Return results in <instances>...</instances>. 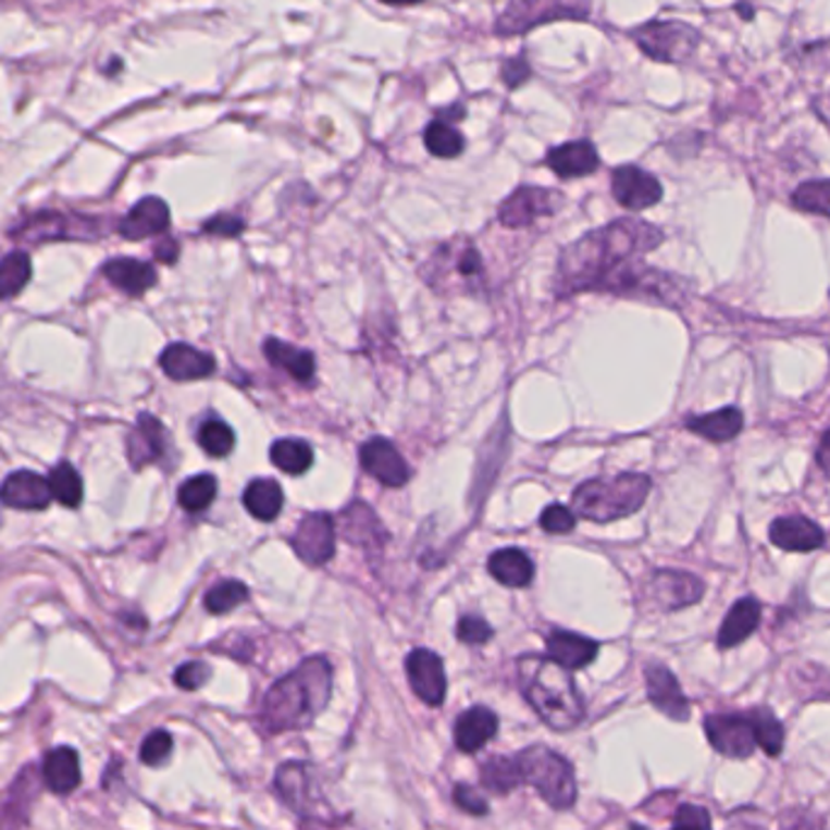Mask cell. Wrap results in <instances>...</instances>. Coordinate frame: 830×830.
<instances>
[{"label":"cell","mask_w":830,"mask_h":830,"mask_svg":"<svg viewBox=\"0 0 830 830\" xmlns=\"http://www.w3.org/2000/svg\"><path fill=\"white\" fill-rule=\"evenodd\" d=\"M660 244L662 232L643 220L629 218L594 230L560 253L556 293L568 297L582 290H609L668 300L665 295L670 290L662 275L635 263Z\"/></svg>","instance_id":"6da1fadb"},{"label":"cell","mask_w":830,"mask_h":830,"mask_svg":"<svg viewBox=\"0 0 830 830\" xmlns=\"http://www.w3.org/2000/svg\"><path fill=\"white\" fill-rule=\"evenodd\" d=\"M332 665L307 658L265 694L259 723L265 733H285L310 726L332 699Z\"/></svg>","instance_id":"7a4b0ae2"},{"label":"cell","mask_w":830,"mask_h":830,"mask_svg":"<svg viewBox=\"0 0 830 830\" xmlns=\"http://www.w3.org/2000/svg\"><path fill=\"white\" fill-rule=\"evenodd\" d=\"M517 678L541 721L553 731H572L585 719V704L578 692L575 680L568 674V668L541 655H521L517 660Z\"/></svg>","instance_id":"3957f363"},{"label":"cell","mask_w":830,"mask_h":830,"mask_svg":"<svg viewBox=\"0 0 830 830\" xmlns=\"http://www.w3.org/2000/svg\"><path fill=\"white\" fill-rule=\"evenodd\" d=\"M651 487V478L641 473L587 480L572 492V509L580 519L607 524V521L631 517L633 511H639L648 499Z\"/></svg>","instance_id":"277c9868"},{"label":"cell","mask_w":830,"mask_h":830,"mask_svg":"<svg viewBox=\"0 0 830 830\" xmlns=\"http://www.w3.org/2000/svg\"><path fill=\"white\" fill-rule=\"evenodd\" d=\"M521 784H531L556 812H568L578 802V782L566 757L546 745H531L515 755Z\"/></svg>","instance_id":"5b68a950"},{"label":"cell","mask_w":830,"mask_h":830,"mask_svg":"<svg viewBox=\"0 0 830 830\" xmlns=\"http://www.w3.org/2000/svg\"><path fill=\"white\" fill-rule=\"evenodd\" d=\"M590 0H509L497 17L499 35H521L527 29L562 17H587Z\"/></svg>","instance_id":"8992f818"},{"label":"cell","mask_w":830,"mask_h":830,"mask_svg":"<svg viewBox=\"0 0 830 830\" xmlns=\"http://www.w3.org/2000/svg\"><path fill=\"white\" fill-rule=\"evenodd\" d=\"M635 45L655 61H684L699 47V33L684 23H648L633 33Z\"/></svg>","instance_id":"52a82bcc"},{"label":"cell","mask_w":830,"mask_h":830,"mask_svg":"<svg viewBox=\"0 0 830 830\" xmlns=\"http://www.w3.org/2000/svg\"><path fill=\"white\" fill-rule=\"evenodd\" d=\"M704 731L714 751L726 757H751L757 747L753 711L706 716Z\"/></svg>","instance_id":"ba28073f"},{"label":"cell","mask_w":830,"mask_h":830,"mask_svg":"<svg viewBox=\"0 0 830 830\" xmlns=\"http://www.w3.org/2000/svg\"><path fill=\"white\" fill-rule=\"evenodd\" d=\"M15 239L25 241H54V239H94V234L100 237V222L94 218H80L76 224L71 218L54 210H42L33 214V218L23 220L17 224V230L10 232Z\"/></svg>","instance_id":"9c48e42d"},{"label":"cell","mask_w":830,"mask_h":830,"mask_svg":"<svg viewBox=\"0 0 830 830\" xmlns=\"http://www.w3.org/2000/svg\"><path fill=\"white\" fill-rule=\"evenodd\" d=\"M560 208V196L548 188L524 186L517 188L499 205L497 218L509 230H521L534 224L538 218H548Z\"/></svg>","instance_id":"30bf717a"},{"label":"cell","mask_w":830,"mask_h":830,"mask_svg":"<svg viewBox=\"0 0 830 830\" xmlns=\"http://www.w3.org/2000/svg\"><path fill=\"white\" fill-rule=\"evenodd\" d=\"M297 558L307 566H324L336 553V524L330 515H307L293 536Z\"/></svg>","instance_id":"8fae6325"},{"label":"cell","mask_w":830,"mask_h":830,"mask_svg":"<svg viewBox=\"0 0 830 830\" xmlns=\"http://www.w3.org/2000/svg\"><path fill=\"white\" fill-rule=\"evenodd\" d=\"M407 680L412 684L414 694L429 706H438L446 699V670L434 651L417 648L407 655L405 660Z\"/></svg>","instance_id":"7c38bea8"},{"label":"cell","mask_w":830,"mask_h":830,"mask_svg":"<svg viewBox=\"0 0 830 830\" xmlns=\"http://www.w3.org/2000/svg\"><path fill=\"white\" fill-rule=\"evenodd\" d=\"M611 193L623 208L641 212L660 202L662 186L648 171L639 166H621L611 173Z\"/></svg>","instance_id":"4fadbf2b"},{"label":"cell","mask_w":830,"mask_h":830,"mask_svg":"<svg viewBox=\"0 0 830 830\" xmlns=\"http://www.w3.org/2000/svg\"><path fill=\"white\" fill-rule=\"evenodd\" d=\"M704 582L682 570H655L651 575V597L662 611H678L704 597Z\"/></svg>","instance_id":"5bb4252c"},{"label":"cell","mask_w":830,"mask_h":830,"mask_svg":"<svg viewBox=\"0 0 830 830\" xmlns=\"http://www.w3.org/2000/svg\"><path fill=\"white\" fill-rule=\"evenodd\" d=\"M361 466L368 475L387 487H402L412 475L399 450L383 436L368 438L361 446Z\"/></svg>","instance_id":"9a60e30c"},{"label":"cell","mask_w":830,"mask_h":830,"mask_svg":"<svg viewBox=\"0 0 830 830\" xmlns=\"http://www.w3.org/2000/svg\"><path fill=\"white\" fill-rule=\"evenodd\" d=\"M645 686H648V699L658 711H662L672 721L690 719V699H686L678 678L665 668L662 662L645 665Z\"/></svg>","instance_id":"2e32d148"},{"label":"cell","mask_w":830,"mask_h":830,"mask_svg":"<svg viewBox=\"0 0 830 830\" xmlns=\"http://www.w3.org/2000/svg\"><path fill=\"white\" fill-rule=\"evenodd\" d=\"M169 224H171L169 205L157 196H147L117 222V232L129 241H141L149 237H159V234L169 230Z\"/></svg>","instance_id":"e0dca14e"},{"label":"cell","mask_w":830,"mask_h":830,"mask_svg":"<svg viewBox=\"0 0 830 830\" xmlns=\"http://www.w3.org/2000/svg\"><path fill=\"white\" fill-rule=\"evenodd\" d=\"M159 363H161V371L176 383L202 381V377H210L214 373V368H218V363H214V358L210 354H205L200 351V348L188 346V344L166 346L159 358Z\"/></svg>","instance_id":"ac0fdd59"},{"label":"cell","mask_w":830,"mask_h":830,"mask_svg":"<svg viewBox=\"0 0 830 830\" xmlns=\"http://www.w3.org/2000/svg\"><path fill=\"white\" fill-rule=\"evenodd\" d=\"M163 454H166V429L153 414H139L135 429L127 436L129 466L141 470L149 463H157Z\"/></svg>","instance_id":"d6986e66"},{"label":"cell","mask_w":830,"mask_h":830,"mask_svg":"<svg viewBox=\"0 0 830 830\" xmlns=\"http://www.w3.org/2000/svg\"><path fill=\"white\" fill-rule=\"evenodd\" d=\"M54 499L51 495L49 478H42L33 473V470H17L10 473L3 483V501L13 509L37 511L49 507V501Z\"/></svg>","instance_id":"ffe728a7"},{"label":"cell","mask_w":830,"mask_h":830,"mask_svg":"<svg viewBox=\"0 0 830 830\" xmlns=\"http://www.w3.org/2000/svg\"><path fill=\"white\" fill-rule=\"evenodd\" d=\"M770 541L777 548L792 553H812L826 543L821 527L806 517H780L772 521Z\"/></svg>","instance_id":"44dd1931"},{"label":"cell","mask_w":830,"mask_h":830,"mask_svg":"<svg viewBox=\"0 0 830 830\" xmlns=\"http://www.w3.org/2000/svg\"><path fill=\"white\" fill-rule=\"evenodd\" d=\"M548 169L556 173L560 178H582L590 176L599 169V153L594 149L592 141L580 139V141H568V145H560L556 149L548 151L546 157Z\"/></svg>","instance_id":"7402d4cb"},{"label":"cell","mask_w":830,"mask_h":830,"mask_svg":"<svg viewBox=\"0 0 830 830\" xmlns=\"http://www.w3.org/2000/svg\"><path fill=\"white\" fill-rule=\"evenodd\" d=\"M497 729H499V721L495 711L487 709V706H473V709L460 714L456 721L454 738H456L458 751L468 755L483 751L492 738H495Z\"/></svg>","instance_id":"603a6c76"},{"label":"cell","mask_w":830,"mask_h":830,"mask_svg":"<svg viewBox=\"0 0 830 830\" xmlns=\"http://www.w3.org/2000/svg\"><path fill=\"white\" fill-rule=\"evenodd\" d=\"M546 651L562 668L582 670L597 658L599 643L572 631H553L546 639Z\"/></svg>","instance_id":"cb8c5ba5"},{"label":"cell","mask_w":830,"mask_h":830,"mask_svg":"<svg viewBox=\"0 0 830 830\" xmlns=\"http://www.w3.org/2000/svg\"><path fill=\"white\" fill-rule=\"evenodd\" d=\"M102 275L115 285L117 290L127 293L132 297L145 295L157 285V271L153 265L147 261H137V259H110L106 265H102Z\"/></svg>","instance_id":"d4e9b609"},{"label":"cell","mask_w":830,"mask_h":830,"mask_svg":"<svg viewBox=\"0 0 830 830\" xmlns=\"http://www.w3.org/2000/svg\"><path fill=\"white\" fill-rule=\"evenodd\" d=\"M42 780L54 794L66 796L76 792L80 784V760L74 747L61 745L45 755Z\"/></svg>","instance_id":"484cf974"},{"label":"cell","mask_w":830,"mask_h":830,"mask_svg":"<svg viewBox=\"0 0 830 830\" xmlns=\"http://www.w3.org/2000/svg\"><path fill=\"white\" fill-rule=\"evenodd\" d=\"M760 602L755 597H743L738 599L731 611L726 614V619L719 629V648H735L743 641L751 639L755 633L757 623H760Z\"/></svg>","instance_id":"4316f807"},{"label":"cell","mask_w":830,"mask_h":830,"mask_svg":"<svg viewBox=\"0 0 830 830\" xmlns=\"http://www.w3.org/2000/svg\"><path fill=\"white\" fill-rule=\"evenodd\" d=\"M487 570L505 587H529L536 572L534 560L521 548L495 550L487 560Z\"/></svg>","instance_id":"83f0119b"},{"label":"cell","mask_w":830,"mask_h":830,"mask_svg":"<svg viewBox=\"0 0 830 830\" xmlns=\"http://www.w3.org/2000/svg\"><path fill=\"white\" fill-rule=\"evenodd\" d=\"M275 789L285 804H288L295 814H312L310 812V792H312V770L310 765L302 763H288L278 770L275 777Z\"/></svg>","instance_id":"f1b7e54d"},{"label":"cell","mask_w":830,"mask_h":830,"mask_svg":"<svg viewBox=\"0 0 830 830\" xmlns=\"http://www.w3.org/2000/svg\"><path fill=\"white\" fill-rule=\"evenodd\" d=\"M263 356L269 358V363H273L275 368H283L285 373H290L295 381L300 383H310L317 373V361L312 351L285 344L281 339H265Z\"/></svg>","instance_id":"f546056e"},{"label":"cell","mask_w":830,"mask_h":830,"mask_svg":"<svg viewBox=\"0 0 830 830\" xmlns=\"http://www.w3.org/2000/svg\"><path fill=\"white\" fill-rule=\"evenodd\" d=\"M686 429L706 441H714V444H723V441H731L743 432V414L735 407H723L719 412L690 417Z\"/></svg>","instance_id":"4dcf8cb0"},{"label":"cell","mask_w":830,"mask_h":830,"mask_svg":"<svg viewBox=\"0 0 830 830\" xmlns=\"http://www.w3.org/2000/svg\"><path fill=\"white\" fill-rule=\"evenodd\" d=\"M339 529L348 541L358 543V546H373V543L385 541V531L381 521H377L375 511L361 505V501H356V505L344 511L339 519Z\"/></svg>","instance_id":"1f68e13d"},{"label":"cell","mask_w":830,"mask_h":830,"mask_svg":"<svg viewBox=\"0 0 830 830\" xmlns=\"http://www.w3.org/2000/svg\"><path fill=\"white\" fill-rule=\"evenodd\" d=\"M244 507L253 519L273 521L283 509V490L271 478H256L244 492Z\"/></svg>","instance_id":"d6a6232c"},{"label":"cell","mask_w":830,"mask_h":830,"mask_svg":"<svg viewBox=\"0 0 830 830\" xmlns=\"http://www.w3.org/2000/svg\"><path fill=\"white\" fill-rule=\"evenodd\" d=\"M273 466L288 475H305L314 463V450L302 438H281L271 446Z\"/></svg>","instance_id":"836d02e7"},{"label":"cell","mask_w":830,"mask_h":830,"mask_svg":"<svg viewBox=\"0 0 830 830\" xmlns=\"http://www.w3.org/2000/svg\"><path fill=\"white\" fill-rule=\"evenodd\" d=\"M424 147L429 149V153H434V157L438 159H456L463 153L466 139L454 125H450V122L438 117L424 129Z\"/></svg>","instance_id":"e575fe53"},{"label":"cell","mask_w":830,"mask_h":830,"mask_svg":"<svg viewBox=\"0 0 830 830\" xmlns=\"http://www.w3.org/2000/svg\"><path fill=\"white\" fill-rule=\"evenodd\" d=\"M49 485H51V495L59 501V505L76 509L84 501V480L76 473V468L71 463H59L54 470L49 473Z\"/></svg>","instance_id":"d590c367"},{"label":"cell","mask_w":830,"mask_h":830,"mask_svg":"<svg viewBox=\"0 0 830 830\" xmlns=\"http://www.w3.org/2000/svg\"><path fill=\"white\" fill-rule=\"evenodd\" d=\"M480 780L495 794H509L511 789H517L521 784L519 780V770H517V760L515 757H501L495 755L483 765V775Z\"/></svg>","instance_id":"8d00e7d4"},{"label":"cell","mask_w":830,"mask_h":830,"mask_svg":"<svg viewBox=\"0 0 830 830\" xmlns=\"http://www.w3.org/2000/svg\"><path fill=\"white\" fill-rule=\"evenodd\" d=\"M214 497H218V480L208 473L193 475L178 487V505L186 511H193V515L208 509Z\"/></svg>","instance_id":"74e56055"},{"label":"cell","mask_w":830,"mask_h":830,"mask_svg":"<svg viewBox=\"0 0 830 830\" xmlns=\"http://www.w3.org/2000/svg\"><path fill=\"white\" fill-rule=\"evenodd\" d=\"M29 275H33L29 256L25 251H10L3 259V269H0V293H3L5 300L25 288Z\"/></svg>","instance_id":"f35d334b"},{"label":"cell","mask_w":830,"mask_h":830,"mask_svg":"<svg viewBox=\"0 0 830 830\" xmlns=\"http://www.w3.org/2000/svg\"><path fill=\"white\" fill-rule=\"evenodd\" d=\"M796 210L830 220V181H806L792 193Z\"/></svg>","instance_id":"ab89813d"},{"label":"cell","mask_w":830,"mask_h":830,"mask_svg":"<svg viewBox=\"0 0 830 830\" xmlns=\"http://www.w3.org/2000/svg\"><path fill=\"white\" fill-rule=\"evenodd\" d=\"M198 444L212 458H227L234 448V432L222 419H208L198 429Z\"/></svg>","instance_id":"60d3db41"},{"label":"cell","mask_w":830,"mask_h":830,"mask_svg":"<svg viewBox=\"0 0 830 830\" xmlns=\"http://www.w3.org/2000/svg\"><path fill=\"white\" fill-rule=\"evenodd\" d=\"M246 597H249V590H246L244 582L224 580L205 594V609L214 614V617H220V614H227L234 607H239Z\"/></svg>","instance_id":"b9f144b4"},{"label":"cell","mask_w":830,"mask_h":830,"mask_svg":"<svg viewBox=\"0 0 830 830\" xmlns=\"http://www.w3.org/2000/svg\"><path fill=\"white\" fill-rule=\"evenodd\" d=\"M753 721H755L757 745H760L770 757L780 755L784 747V729L782 723L777 721V716L767 709H753Z\"/></svg>","instance_id":"7bdbcfd3"},{"label":"cell","mask_w":830,"mask_h":830,"mask_svg":"<svg viewBox=\"0 0 830 830\" xmlns=\"http://www.w3.org/2000/svg\"><path fill=\"white\" fill-rule=\"evenodd\" d=\"M171 753H173V738L166 731H151L139 747L141 763L149 765V767H157L161 763H166Z\"/></svg>","instance_id":"ee69618b"},{"label":"cell","mask_w":830,"mask_h":830,"mask_svg":"<svg viewBox=\"0 0 830 830\" xmlns=\"http://www.w3.org/2000/svg\"><path fill=\"white\" fill-rule=\"evenodd\" d=\"M575 521H578L575 515H572V511H570L568 507H562V505H550V507L543 509V515H541V529H543V531H548V534L560 536V534H570V531L575 529Z\"/></svg>","instance_id":"f6af8a7d"},{"label":"cell","mask_w":830,"mask_h":830,"mask_svg":"<svg viewBox=\"0 0 830 830\" xmlns=\"http://www.w3.org/2000/svg\"><path fill=\"white\" fill-rule=\"evenodd\" d=\"M210 665L202 662V660H190L186 665H181V668L176 670V674H173V680H176V684L181 686V690L186 692H196L200 690L202 684H208L210 680Z\"/></svg>","instance_id":"bcb514c9"},{"label":"cell","mask_w":830,"mask_h":830,"mask_svg":"<svg viewBox=\"0 0 830 830\" xmlns=\"http://www.w3.org/2000/svg\"><path fill=\"white\" fill-rule=\"evenodd\" d=\"M492 627L485 621L475 617V614H468V617H460L458 621V639L468 643V645H483L492 639Z\"/></svg>","instance_id":"7dc6e473"},{"label":"cell","mask_w":830,"mask_h":830,"mask_svg":"<svg viewBox=\"0 0 830 830\" xmlns=\"http://www.w3.org/2000/svg\"><path fill=\"white\" fill-rule=\"evenodd\" d=\"M246 230V224L237 214H214L202 224V232L214 234V237H239Z\"/></svg>","instance_id":"c3c4849f"},{"label":"cell","mask_w":830,"mask_h":830,"mask_svg":"<svg viewBox=\"0 0 830 830\" xmlns=\"http://www.w3.org/2000/svg\"><path fill=\"white\" fill-rule=\"evenodd\" d=\"M454 802L463 808V812L473 814V816H485L490 812V806L483 796H480L475 789H470L468 784H456L454 792Z\"/></svg>","instance_id":"681fc988"},{"label":"cell","mask_w":830,"mask_h":830,"mask_svg":"<svg viewBox=\"0 0 830 830\" xmlns=\"http://www.w3.org/2000/svg\"><path fill=\"white\" fill-rule=\"evenodd\" d=\"M674 828H709L711 816L704 812L702 806H680L678 814L672 818Z\"/></svg>","instance_id":"f907efd6"},{"label":"cell","mask_w":830,"mask_h":830,"mask_svg":"<svg viewBox=\"0 0 830 830\" xmlns=\"http://www.w3.org/2000/svg\"><path fill=\"white\" fill-rule=\"evenodd\" d=\"M529 76H531V66L524 57L509 59L505 61V66H501V80H505L509 88H519Z\"/></svg>","instance_id":"816d5d0a"},{"label":"cell","mask_w":830,"mask_h":830,"mask_svg":"<svg viewBox=\"0 0 830 830\" xmlns=\"http://www.w3.org/2000/svg\"><path fill=\"white\" fill-rule=\"evenodd\" d=\"M178 253H181V246L176 239L163 237L157 246H153V256H157V261L161 263H176Z\"/></svg>","instance_id":"f5cc1de1"},{"label":"cell","mask_w":830,"mask_h":830,"mask_svg":"<svg viewBox=\"0 0 830 830\" xmlns=\"http://www.w3.org/2000/svg\"><path fill=\"white\" fill-rule=\"evenodd\" d=\"M816 460H818V468L823 470V475L830 478V429L823 434L821 444H818V450H816Z\"/></svg>","instance_id":"db71d44e"},{"label":"cell","mask_w":830,"mask_h":830,"mask_svg":"<svg viewBox=\"0 0 830 830\" xmlns=\"http://www.w3.org/2000/svg\"><path fill=\"white\" fill-rule=\"evenodd\" d=\"M383 3H387V5H417V3H424V0H383Z\"/></svg>","instance_id":"11a10c76"}]
</instances>
